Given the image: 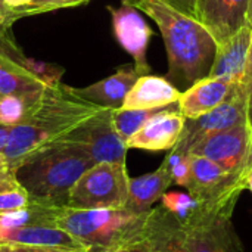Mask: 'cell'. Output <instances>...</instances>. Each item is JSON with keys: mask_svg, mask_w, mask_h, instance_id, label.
Wrapping results in <instances>:
<instances>
[{"mask_svg": "<svg viewBox=\"0 0 252 252\" xmlns=\"http://www.w3.org/2000/svg\"><path fill=\"white\" fill-rule=\"evenodd\" d=\"M102 106L87 102L72 87H46L22 123L10 128L3 155L13 171L35 152L56 143L81 123L97 114Z\"/></svg>", "mask_w": 252, "mask_h": 252, "instance_id": "obj_1", "label": "cell"}, {"mask_svg": "<svg viewBox=\"0 0 252 252\" xmlns=\"http://www.w3.org/2000/svg\"><path fill=\"white\" fill-rule=\"evenodd\" d=\"M145 12L158 25L168 56V80L192 86L210 75L217 43L195 18L177 10L165 0H123Z\"/></svg>", "mask_w": 252, "mask_h": 252, "instance_id": "obj_2", "label": "cell"}, {"mask_svg": "<svg viewBox=\"0 0 252 252\" xmlns=\"http://www.w3.org/2000/svg\"><path fill=\"white\" fill-rule=\"evenodd\" d=\"M94 162L75 143L56 142L22 161L13 176L24 186L30 204L58 210L68 207L75 182Z\"/></svg>", "mask_w": 252, "mask_h": 252, "instance_id": "obj_3", "label": "cell"}, {"mask_svg": "<svg viewBox=\"0 0 252 252\" xmlns=\"http://www.w3.org/2000/svg\"><path fill=\"white\" fill-rule=\"evenodd\" d=\"M145 214L128 210H75L59 208L53 224L75 238L87 252L130 248L142 236Z\"/></svg>", "mask_w": 252, "mask_h": 252, "instance_id": "obj_4", "label": "cell"}, {"mask_svg": "<svg viewBox=\"0 0 252 252\" xmlns=\"http://www.w3.org/2000/svg\"><path fill=\"white\" fill-rule=\"evenodd\" d=\"M128 179L126 162L94 164L72 186L68 207L75 210H126Z\"/></svg>", "mask_w": 252, "mask_h": 252, "instance_id": "obj_5", "label": "cell"}, {"mask_svg": "<svg viewBox=\"0 0 252 252\" xmlns=\"http://www.w3.org/2000/svg\"><path fill=\"white\" fill-rule=\"evenodd\" d=\"M238 201L202 205L183 221L189 252H241L232 214Z\"/></svg>", "mask_w": 252, "mask_h": 252, "instance_id": "obj_6", "label": "cell"}, {"mask_svg": "<svg viewBox=\"0 0 252 252\" xmlns=\"http://www.w3.org/2000/svg\"><path fill=\"white\" fill-rule=\"evenodd\" d=\"M78 145L94 162H126L127 145L112 123V109L102 108L61 139ZM59 142V140H58Z\"/></svg>", "mask_w": 252, "mask_h": 252, "instance_id": "obj_7", "label": "cell"}, {"mask_svg": "<svg viewBox=\"0 0 252 252\" xmlns=\"http://www.w3.org/2000/svg\"><path fill=\"white\" fill-rule=\"evenodd\" d=\"M211 159L226 171L245 174L252 167L251 126L241 124L205 136L188 152Z\"/></svg>", "mask_w": 252, "mask_h": 252, "instance_id": "obj_8", "label": "cell"}, {"mask_svg": "<svg viewBox=\"0 0 252 252\" xmlns=\"http://www.w3.org/2000/svg\"><path fill=\"white\" fill-rule=\"evenodd\" d=\"M245 174L226 171L208 158L190 155V182L188 192L202 205L238 201L247 189Z\"/></svg>", "mask_w": 252, "mask_h": 252, "instance_id": "obj_9", "label": "cell"}, {"mask_svg": "<svg viewBox=\"0 0 252 252\" xmlns=\"http://www.w3.org/2000/svg\"><path fill=\"white\" fill-rule=\"evenodd\" d=\"M241 124H250L248 97L242 86L236 90L233 96H230L226 102H223L216 109L201 115L199 118L186 120L182 136L173 149L188 154L189 149L205 136Z\"/></svg>", "mask_w": 252, "mask_h": 252, "instance_id": "obj_10", "label": "cell"}, {"mask_svg": "<svg viewBox=\"0 0 252 252\" xmlns=\"http://www.w3.org/2000/svg\"><path fill=\"white\" fill-rule=\"evenodd\" d=\"M112 18V30L120 46L134 59V68L143 75L149 74L151 68L146 59V52L152 37V30L136 7L123 1L120 7H108Z\"/></svg>", "mask_w": 252, "mask_h": 252, "instance_id": "obj_11", "label": "cell"}, {"mask_svg": "<svg viewBox=\"0 0 252 252\" xmlns=\"http://www.w3.org/2000/svg\"><path fill=\"white\" fill-rule=\"evenodd\" d=\"M250 0H198L193 18L213 35L217 46L247 24Z\"/></svg>", "mask_w": 252, "mask_h": 252, "instance_id": "obj_12", "label": "cell"}, {"mask_svg": "<svg viewBox=\"0 0 252 252\" xmlns=\"http://www.w3.org/2000/svg\"><path fill=\"white\" fill-rule=\"evenodd\" d=\"M185 123L186 118L179 112V109H171V106L164 108L151 117L143 127L126 142V145L128 149H142L149 152L170 151L177 145L185 128Z\"/></svg>", "mask_w": 252, "mask_h": 252, "instance_id": "obj_13", "label": "cell"}, {"mask_svg": "<svg viewBox=\"0 0 252 252\" xmlns=\"http://www.w3.org/2000/svg\"><path fill=\"white\" fill-rule=\"evenodd\" d=\"M241 83L220 77H205L189 86L177 102L179 112L186 120H195L216 109L236 93Z\"/></svg>", "mask_w": 252, "mask_h": 252, "instance_id": "obj_14", "label": "cell"}, {"mask_svg": "<svg viewBox=\"0 0 252 252\" xmlns=\"http://www.w3.org/2000/svg\"><path fill=\"white\" fill-rule=\"evenodd\" d=\"M140 238L152 252H189L182 221L164 207L146 213Z\"/></svg>", "mask_w": 252, "mask_h": 252, "instance_id": "obj_15", "label": "cell"}, {"mask_svg": "<svg viewBox=\"0 0 252 252\" xmlns=\"http://www.w3.org/2000/svg\"><path fill=\"white\" fill-rule=\"evenodd\" d=\"M0 242L21 244L62 251L87 252L86 248L69 233L56 227L50 221H38L0 232Z\"/></svg>", "mask_w": 252, "mask_h": 252, "instance_id": "obj_16", "label": "cell"}, {"mask_svg": "<svg viewBox=\"0 0 252 252\" xmlns=\"http://www.w3.org/2000/svg\"><path fill=\"white\" fill-rule=\"evenodd\" d=\"M252 41V27L245 24L229 40L217 46L216 58L208 77L227 78L242 83Z\"/></svg>", "mask_w": 252, "mask_h": 252, "instance_id": "obj_17", "label": "cell"}, {"mask_svg": "<svg viewBox=\"0 0 252 252\" xmlns=\"http://www.w3.org/2000/svg\"><path fill=\"white\" fill-rule=\"evenodd\" d=\"M182 92L167 78L145 74L124 99L123 109H159L179 102Z\"/></svg>", "mask_w": 252, "mask_h": 252, "instance_id": "obj_18", "label": "cell"}, {"mask_svg": "<svg viewBox=\"0 0 252 252\" xmlns=\"http://www.w3.org/2000/svg\"><path fill=\"white\" fill-rule=\"evenodd\" d=\"M142 75L143 74L137 71L134 66L126 68L87 87H72V92L81 99L92 102L97 106L118 109L123 106L126 96Z\"/></svg>", "mask_w": 252, "mask_h": 252, "instance_id": "obj_19", "label": "cell"}, {"mask_svg": "<svg viewBox=\"0 0 252 252\" xmlns=\"http://www.w3.org/2000/svg\"><path fill=\"white\" fill-rule=\"evenodd\" d=\"M171 185V176L164 164H161L159 168L152 173L128 179V199L126 210L134 214L148 213L152 205L162 198Z\"/></svg>", "mask_w": 252, "mask_h": 252, "instance_id": "obj_20", "label": "cell"}, {"mask_svg": "<svg viewBox=\"0 0 252 252\" xmlns=\"http://www.w3.org/2000/svg\"><path fill=\"white\" fill-rule=\"evenodd\" d=\"M46 86L32 77L13 56L0 49V96L16 94L37 99Z\"/></svg>", "mask_w": 252, "mask_h": 252, "instance_id": "obj_21", "label": "cell"}, {"mask_svg": "<svg viewBox=\"0 0 252 252\" xmlns=\"http://www.w3.org/2000/svg\"><path fill=\"white\" fill-rule=\"evenodd\" d=\"M159 109H112V123L117 133L127 142L136 131H139L143 124L154 117Z\"/></svg>", "mask_w": 252, "mask_h": 252, "instance_id": "obj_22", "label": "cell"}, {"mask_svg": "<svg viewBox=\"0 0 252 252\" xmlns=\"http://www.w3.org/2000/svg\"><path fill=\"white\" fill-rule=\"evenodd\" d=\"M30 205V196L13 173L0 179V216L24 210Z\"/></svg>", "mask_w": 252, "mask_h": 252, "instance_id": "obj_23", "label": "cell"}, {"mask_svg": "<svg viewBox=\"0 0 252 252\" xmlns=\"http://www.w3.org/2000/svg\"><path fill=\"white\" fill-rule=\"evenodd\" d=\"M37 99H30L16 94L0 96V124L13 127L22 123Z\"/></svg>", "mask_w": 252, "mask_h": 252, "instance_id": "obj_24", "label": "cell"}, {"mask_svg": "<svg viewBox=\"0 0 252 252\" xmlns=\"http://www.w3.org/2000/svg\"><path fill=\"white\" fill-rule=\"evenodd\" d=\"M161 207L183 223L196 211L199 202L189 192H165L161 198Z\"/></svg>", "mask_w": 252, "mask_h": 252, "instance_id": "obj_25", "label": "cell"}, {"mask_svg": "<svg viewBox=\"0 0 252 252\" xmlns=\"http://www.w3.org/2000/svg\"><path fill=\"white\" fill-rule=\"evenodd\" d=\"M162 164L168 170L173 185H179L188 189L190 182V155L176 149H170Z\"/></svg>", "mask_w": 252, "mask_h": 252, "instance_id": "obj_26", "label": "cell"}, {"mask_svg": "<svg viewBox=\"0 0 252 252\" xmlns=\"http://www.w3.org/2000/svg\"><path fill=\"white\" fill-rule=\"evenodd\" d=\"M84 1L89 0H44L41 3H31L18 9H12V19L13 22L22 16H28V15H35V13H44V12H52L56 9H62V7H71V6H77L81 4Z\"/></svg>", "mask_w": 252, "mask_h": 252, "instance_id": "obj_27", "label": "cell"}, {"mask_svg": "<svg viewBox=\"0 0 252 252\" xmlns=\"http://www.w3.org/2000/svg\"><path fill=\"white\" fill-rule=\"evenodd\" d=\"M241 84H242V87L247 93V97H248V120H250V126H252V41L251 46H250L247 66H245V74H244Z\"/></svg>", "mask_w": 252, "mask_h": 252, "instance_id": "obj_28", "label": "cell"}, {"mask_svg": "<svg viewBox=\"0 0 252 252\" xmlns=\"http://www.w3.org/2000/svg\"><path fill=\"white\" fill-rule=\"evenodd\" d=\"M0 252H71L53 248H41V247H31V245H21V244H9L0 242Z\"/></svg>", "mask_w": 252, "mask_h": 252, "instance_id": "obj_29", "label": "cell"}, {"mask_svg": "<svg viewBox=\"0 0 252 252\" xmlns=\"http://www.w3.org/2000/svg\"><path fill=\"white\" fill-rule=\"evenodd\" d=\"M13 24L12 19V9L4 4L3 0H0V35L7 31V28Z\"/></svg>", "mask_w": 252, "mask_h": 252, "instance_id": "obj_30", "label": "cell"}, {"mask_svg": "<svg viewBox=\"0 0 252 252\" xmlns=\"http://www.w3.org/2000/svg\"><path fill=\"white\" fill-rule=\"evenodd\" d=\"M165 1L171 4L173 7H176L177 10L193 18V10H195V4L198 0H165Z\"/></svg>", "mask_w": 252, "mask_h": 252, "instance_id": "obj_31", "label": "cell"}, {"mask_svg": "<svg viewBox=\"0 0 252 252\" xmlns=\"http://www.w3.org/2000/svg\"><path fill=\"white\" fill-rule=\"evenodd\" d=\"M10 128H12V127H7V126L0 124V154H3V152H4V148H6L7 140H9Z\"/></svg>", "mask_w": 252, "mask_h": 252, "instance_id": "obj_32", "label": "cell"}, {"mask_svg": "<svg viewBox=\"0 0 252 252\" xmlns=\"http://www.w3.org/2000/svg\"><path fill=\"white\" fill-rule=\"evenodd\" d=\"M10 173H13V171L10 170V165H9V162L6 159V157L3 154H0V179L9 176Z\"/></svg>", "mask_w": 252, "mask_h": 252, "instance_id": "obj_33", "label": "cell"}, {"mask_svg": "<svg viewBox=\"0 0 252 252\" xmlns=\"http://www.w3.org/2000/svg\"><path fill=\"white\" fill-rule=\"evenodd\" d=\"M4 4L10 9H18V7H22V6H27L30 4L32 0H3Z\"/></svg>", "mask_w": 252, "mask_h": 252, "instance_id": "obj_34", "label": "cell"}, {"mask_svg": "<svg viewBox=\"0 0 252 252\" xmlns=\"http://www.w3.org/2000/svg\"><path fill=\"white\" fill-rule=\"evenodd\" d=\"M128 252H152L148 247H146V244L142 241V238H140V241L137 242V244H134V245H131L130 248H127Z\"/></svg>", "mask_w": 252, "mask_h": 252, "instance_id": "obj_35", "label": "cell"}, {"mask_svg": "<svg viewBox=\"0 0 252 252\" xmlns=\"http://www.w3.org/2000/svg\"><path fill=\"white\" fill-rule=\"evenodd\" d=\"M245 183H247V189H250L252 192V167L245 174Z\"/></svg>", "mask_w": 252, "mask_h": 252, "instance_id": "obj_36", "label": "cell"}, {"mask_svg": "<svg viewBox=\"0 0 252 252\" xmlns=\"http://www.w3.org/2000/svg\"><path fill=\"white\" fill-rule=\"evenodd\" d=\"M247 24L252 27V0H250V7H248V13H247Z\"/></svg>", "mask_w": 252, "mask_h": 252, "instance_id": "obj_37", "label": "cell"}, {"mask_svg": "<svg viewBox=\"0 0 252 252\" xmlns=\"http://www.w3.org/2000/svg\"><path fill=\"white\" fill-rule=\"evenodd\" d=\"M105 252H128V250L127 248H117V250H109V251Z\"/></svg>", "mask_w": 252, "mask_h": 252, "instance_id": "obj_38", "label": "cell"}, {"mask_svg": "<svg viewBox=\"0 0 252 252\" xmlns=\"http://www.w3.org/2000/svg\"><path fill=\"white\" fill-rule=\"evenodd\" d=\"M41 1H44V0H32L31 3H41ZM31 3H30V4H31Z\"/></svg>", "mask_w": 252, "mask_h": 252, "instance_id": "obj_39", "label": "cell"}, {"mask_svg": "<svg viewBox=\"0 0 252 252\" xmlns=\"http://www.w3.org/2000/svg\"><path fill=\"white\" fill-rule=\"evenodd\" d=\"M251 146H252V126H251Z\"/></svg>", "mask_w": 252, "mask_h": 252, "instance_id": "obj_40", "label": "cell"}]
</instances>
